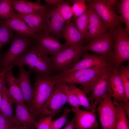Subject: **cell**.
<instances>
[{"instance_id":"4316f807","label":"cell","mask_w":129,"mask_h":129,"mask_svg":"<svg viewBox=\"0 0 129 129\" xmlns=\"http://www.w3.org/2000/svg\"><path fill=\"white\" fill-rule=\"evenodd\" d=\"M115 5L117 7L120 21L125 23V30L128 34L129 33V0H117Z\"/></svg>"},{"instance_id":"7dc6e473","label":"cell","mask_w":129,"mask_h":129,"mask_svg":"<svg viewBox=\"0 0 129 129\" xmlns=\"http://www.w3.org/2000/svg\"><path fill=\"white\" fill-rule=\"evenodd\" d=\"M1 0H0V2L1 1Z\"/></svg>"},{"instance_id":"52a82bcc","label":"cell","mask_w":129,"mask_h":129,"mask_svg":"<svg viewBox=\"0 0 129 129\" xmlns=\"http://www.w3.org/2000/svg\"><path fill=\"white\" fill-rule=\"evenodd\" d=\"M34 38V44L44 53L51 56L69 47L65 43H60L54 35L47 31L37 33Z\"/></svg>"},{"instance_id":"6da1fadb","label":"cell","mask_w":129,"mask_h":129,"mask_svg":"<svg viewBox=\"0 0 129 129\" xmlns=\"http://www.w3.org/2000/svg\"><path fill=\"white\" fill-rule=\"evenodd\" d=\"M26 65L38 75H53L54 72L50 57L32 44L26 53L12 64L4 68L7 71L15 66Z\"/></svg>"},{"instance_id":"ac0fdd59","label":"cell","mask_w":129,"mask_h":129,"mask_svg":"<svg viewBox=\"0 0 129 129\" xmlns=\"http://www.w3.org/2000/svg\"><path fill=\"white\" fill-rule=\"evenodd\" d=\"M60 36L65 39V43L69 47H79L83 45L84 39L77 28L73 19L66 21Z\"/></svg>"},{"instance_id":"44dd1931","label":"cell","mask_w":129,"mask_h":129,"mask_svg":"<svg viewBox=\"0 0 129 129\" xmlns=\"http://www.w3.org/2000/svg\"><path fill=\"white\" fill-rule=\"evenodd\" d=\"M15 113L12 119L15 126L34 125L36 122L35 116L24 103H16Z\"/></svg>"},{"instance_id":"f546056e","label":"cell","mask_w":129,"mask_h":129,"mask_svg":"<svg viewBox=\"0 0 129 129\" xmlns=\"http://www.w3.org/2000/svg\"><path fill=\"white\" fill-rule=\"evenodd\" d=\"M74 21L77 28L83 39H86L88 35L89 25V13L87 8L84 13Z\"/></svg>"},{"instance_id":"ba28073f","label":"cell","mask_w":129,"mask_h":129,"mask_svg":"<svg viewBox=\"0 0 129 129\" xmlns=\"http://www.w3.org/2000/svg\"><path fill=\"white\" fill-rule=\"evenodd\" d=\"M111 98L106 95L97 109L101 129H115L116 111Z\"/></svg>"},{"instance_id":"8d00e7d4","label":"cell","mask_w":129,"mask_h":129,"mask_svg":"<svg viewBox=\"0 0 129 129\" xmlns=\"http://www.w3.org/2000/svg\"><path fill=\"white\" fill-rule=\"evenodd\" d=\"M52 122L50 116L42 117L35 123V126L36 129H51Z\"/></svg>"},{"instance_id":"1f68e13d","label":"cell","mask_w":129,"mask_h":129,"mask_svg":"<svg viewBox=\"0 0 129 129\" xmlns=\"http://www.w3.org/2000/svg\"><path fill=\"white\" fill-rule=\"evenodd\" d=\"M12 0H1L0 2V19L7 20L17 15L12 7Z\"/></svg>"},{"instance_id":"603a6c76","label":"cell","mask_w":129,"mask_h":129,"mask_svg":"<svg viewBox=\"0 0 129 129\" xmlns=\"http://www.w3.org/2000/svg\"><path fill=\"white\" fill-rule=\"evenodd\" d=\"M5 73V81L8 86V92L14 103H24L22 91L16 78L13 75L12 69L8 70Z\"/></svg>"},{"instance_id":"9a60e30c","label":"cell","mask_w":129,"mask_h":129,"mask_svg":"<svg viewBox=\"0 0 129 129\" xmlns=\"http://www.w3.org/2000/svg\"><path fill=\"white\" fill-rule=\"evenodd\" d=\"M75 113V126L76 129H93L97 128L98 124L95 112L73 108Z\"/></svg>"},{"instance_id":"277c9868","label":"cell","mask_w":129,"mask_h":129,"mask_svg":"<svg viewBox=\"0 0 129 129\" xmlns=\"http://www.w3.org/2000/svg\"><path fill=\"white\" fill-rule=\"evenodd\" d=\"M81 46L69 47L51 56L54 72H58L59 74L72 68L82 55Z\"/></svg>"},{"instance_id":"e575fe53","label":"cell","mask_w":129,"mask_h":129,"mask_svg":"<svg viewBox=\"0 0 129 129\" xmlns=\"http://www.w3.org/2000/svg\"><path fill=\"white\" fill-rule=\"evenodd\" d=\"M71 1L73 4V6H71L73 13V19L74 20L86 11L87 7L85 4V0Z\"/></svg>"},{"instance_id":"5bb4252c","label":"cell","mask_w":129,"mask_h":129,"mask_svg":"<svg viewBox=\"0 0 129 129\" xmlns=\"http://www.w3.org/2000/svg\"><path fill=\"white\" fill-rule=\"evenodd\" d=\"M87 7L88 11L89 25L86 39L90 41L110 31L109 26L102 19L95 9L90 6Z\"/></svg>"},{"instance_id":"ee69618b","label":"cell","mask_w":129,"mask_h":129,"mask_svg":"<svg viewBox=\"0 0 129 129\" xmlns=\"http://www.w3.org/2000/svg\"><path fill=\"white\" fill-rule=\"evenodd\" d=\"M15 126H14V127H13L10 129H14V128Z\"/></svg>"},{"instance_id":"4fadbf2b","label":"cell","mask_w":129,"mask_h":129,"mask_svg":"<svg viewBox=\"0 0 129 129\" xmlns=\"http://www.w3.org/2000/svg\"><path fill=\"white\" fill-rule=\"evenodd\" d=\"M112 68L105 73L99 79L93 86L90 93L89 100L96 106L99 105L107 95L112 97L109 81V78ZM92 103V102H91Z\"/></svg>"},{"instance_id":"7c38bea8","label":"cell","mask_w":129,"mask_h":129,"mask_svg":"<svg viewBox=\"0 0 129 129\" xmlns=\"http://www.w3.org/2000/svg\"><path fill=\"white\" fill-rule=\"evenodd\" d=\"M112 68L111 65L91 68L87 72L74 81L71 84H81L83 87V91L86 94H89L97 81L104 73Z\"/></svg>"},{"instance_id":"7a4b0ae2","label":"cell","mask_w":129,"mask_h":129,"mask_svg":"<svg viewBox=\"0 0 129 129\" xmlns=\"http://www.w3.org/2000/svg\"><path fill=\"white\" fill-rule=\"evenodd\" d=\"M53 75H36L30 110L35 116L39 115L43 107L57 82Z\"/></svg>"},{"instance_id":"d590c367","label":"cell","mask_w":129,"mask_h":129,"mask_svg":"<svg viewBox=\"0 0 129 129\" xmlns=\"http://www.w3.org/2000/svg\"><path fill=\"white\" fill-rule=\"evenodd\" d=\"M71 111L68 108H65L62 115L56 120L52 121L51 129H60L66 123L67 120V117Z\"/></svg>"},{"instance_id":"8fae6325","label":"cell","mask_w":129,"mask_h":129,"mask_svg":"<svg viewBox=\"0 0 129 129\" xmlns=\"http://www.w3.org/2000/svg\"><path fill=\"white\" fill-rule=\"evenodd\" d=\"M90 41L88 45L81 46L82 52L89 51L106 57L109 55L113 48L112 33L110 31Z\"/></svg>"},{"instance_id":"ab89813d","label":"cell","mask_w":129,"mask_h":129,"mask_svg":"<svg viewBox=\"0 0 129 129\" xmlns=\"http://www.w3.org/2000/svg\"><path fill=\"white\" fill-rule=\"evenodd\" d=\"M5 73H0V92L5 84Z\"/></svg>"},{"instance_id":"3957f363","label":"cell","mask_w":129,"mask_h":129,"mask_svg":"<svg viewBox=\"0 0 129 129\" xmlns=\"http://www.w3.org/2000/svg\"><path fill=\"white\" fill-rule=\"evenodd\" d=\"M112 33L113 41V50L109 56L115 67L118 68L123 62L129 60V37L124 28L119 25Z\"/></svg>"},{"instance_id":"8992f818","label":"cell","mask_w":129,"mask_h":129,"mask_svg":"<svg viewBox=\"0 0 129 129\" xmlns=\"http://www.w3.org/2000/svg\"><path fill=\"white\" fill-rule=\"evenodd\" d=\"M85 1L88 3V6L94 8L102 19L109 26L111 33L119 25L120 20L114 7L117 0H90Z\"/></svg>"},{"instance_id":"5b68a950","label":"cell","mask_w":129,"mask_h":129,"mask_svg":"<svg viewBox=\"0 0 129 129\" xmlns=\"http://www.w3.org/2000/svg\"><path fill=\"white\" fill-rule=\"evenodd\" d=\"M31 38L17 34L14 36L9 49L0 59L1 70L12 64L28 51L32 45Z\"/></svg>"},{"instance_id":"2e32d148","label":"cell","mask_w":129,"mask_h":129,"mask_svg":"<svg viewBox=\"0 0 129 129\" xmlns=\"http://www.w3.org/2000/svg\"><path fill=\"white\" fill-rule=\"evenodd\" d=\"M48 9L43 12L33 13H17V15L37 33L46 31Z\"/></svg>"},{"instance_id":"b9f144b4","label":"cell","mask_w":129,"mask_h":129,"mask_svg":"<svg viewBox=\"0 0 129 129\" xmlns=\"http://www.w3.org/2000/svg\"><path fill=\"white\" fill-rule=\"evenodd\" d=\"M34 126V125L17 126H15L14 129H33Z\"/></svg>"},{"instance_id":"bcb514c9","label":"cell","mask_w":129,"mask_h":129,"mask_svg":"<svg viewBox=\"0 0 129 129\" xmlns=\"http://www.w3.org/2000/svg\"><path fill=\"white\" fill-rule=\"evenodd\" d=\"M97 129V128H95V129Z\"/></svg>"},{"instance_id":"e0dca14e","label":"cell","mask_w":129,"mask_h":129,"mask_svg":"<svg viewBox=\"0 0 129 129\" xmlns=\"http://www.w3.org/2000/svg\"><path fill=\"white\" fill-rule=\"evenodd\" d=\"M118 68L111 70L109 76V81L113 101H121L124 105H129V100L126 98L123 83L119 76Z\"/></svg>"},{"instance_id":"30bf717a","label":"cell","mask_w":129,"mask_h":129,"mask_svg":"<svg viewBox=\"0 0 129 129\" xmlns=\"http://www.w3.org/2000/svg\"><path fill=\"white\" fill-rule=\"evenodd\" d=\"M82 59L78 61L71 68L59 74L55 75L56 79L69 73L78 70L88 69L99 66H108L111 64L107 61L106 57L88 53L84 52Z\"/></svg>"},{"instance_id":"60d3db41","label":"cell","mask_w":129,"mask_h":129,"mask_svg":"<svg viewBox=\"0 0 129 129\" xmlns=\"http://www.w3.org/2000/svg\"><path fill=\"white\" fill-rule=\"evenodd\" d=\"M75 122L74 117L63 129H74L75 128Z\"/></svg>"},{"instance_id":"484cf974","label":"cell","mask_w":129,"mask_h":129,"mask_svg":"<svg viewBox=\"0 0 129 129\" xmlns=\"http://www.w3.org/2000/svg\"><path fill=\"white\" fill-rule=\"evenodd\" d=\"M2 97L0 112L12 120L13 114V101L10 96L5 84L2 89Z\"/></svg>"},{"instance_id":"74e56055","label":"cell","mask_w":129,"mask_h":129,"mask_svg":"<svg viewBox=\"0 0 129 129\" xmlns=\"http://www.w3.org/2000/svg\"><path fill=\"white\" fill-rule=\"evenodd\" d=\"M15 126L12 120L6 117L0 111V129H10Z\"/></svg>"},{"instance_id":"f1b7e54d","label":"cell","mask_w":129,"mask_h":129,"mask_svg":"<svg viewBox=\"0 0 129 129\" xmlns=\"http://www.w3.org/2000/svg\"><path fill=\"white\" fill-rule=\"evenodd\" d=\"M13 31L9 27L6 20H0V52L5 44L10 43L14 37Z\"/></svg>"},{"instance_id":"cb8c5ba5","label":"cell","mask_w":129,"mask_h":129,"mask_svg":"<svg viewBox=\"0 0 129 129\" xmlns=\"http://www.w3.org/2000/svg\"><path fill=\"white\" fill-rule=\"evenodd\" d=\"M9 27L19 35L34 38L37 34L34 31L17 15L6 20Z\"/></svg>"},{"instance_id":"9c48e42d","label":"cell","mask_w":129,"mask_h":129,"mask_svg":"<svg viewBox=\"0 0 129 129\" xmlns=\"http://www.w3.org/2000/svg\"><path fill=\"white\" fill-rule=\"evenodd\" d=\"M67 102L64 92L56 84L50 97L44 105L40 115L41 118L55 115Z\"/></svg>"},{"instance_id":"83f0119b","label":"cell","mask_w":129,"mask_h":129,"mask_svg":"<svg viewBox=\"0 0 129 129\" xmlns=\"http://www.w3.org/2000/svg\"><path fill=\"white\" fill-rule=\"evenodd\" d=\"M68 86L76 95L80 106L84 107L87 110L95 112L96 106L92 103L90 102L89 98L83 91L74 84H69Z\"/></svg>"},{"instance_id":"d4e9b609","label":"cell","mask_w":129,"mask_h":129,"mask_svg":"<svg viewBox=\"0 0 129 129\" xmlns=\"http://www.w3.org/2000/svg\"><path fill=\"white\" fill-rule=\"evenodd\" d=\"M117 116L115 129H129V118L121 101H114Z\"/></svg>"},{"instance_id":"ffe728a7","label":"cell","mask_w":129,"mask_h":129,"mask_svg":"<svg viewBox=\"0 0 129 129\" xmlns=\"http://www.w3.org/2000/svg\"><path fill=\"white\" fill-rule=\"evenodd\" d=\"M18 67L19 70V75L18 77L16 78L17 80L22 91L24 102L26 103V106L29 109L33 90L30 79L32 71L31 70H26L23 66Z\"/></svg>"},{"instance_id":"7bdbcfd3","label":"cell","mask_w":129,"mask_h":129,"mask_svg":"<svg viewBox=\"0 0 129 129\" xmlns=\"http://www.w3.org/2000/svg\"><path fill=\"white\" fill-rule=\"evenodd\" d=\"M2 97V90L0 92V111L1 108Z\"/></svg>"},{"instance_id":"f35d334b","label":"cell","mask_w":129,"mask_h":129,"mask_svg":"<svg viewBox=\"0 0 129 129\" xmlns=\"http://www.w3.org/2000/svg\"><path fill=\"white\" fill-rule=\"evenodd\" d=\"M47 5L51 6H56L62 3L65 2L63 0H45Z\"/></svg>"},{"instance_id":"4dcf8cb0","label":"cell","mask_w":129,"mask_h":129,"mask_svg":"<svg viewBox=\"0 0 129 129\" xmlns=\"http://www.w3.org/2000/svg\"><path fill=\"white\" fill-rule=\"evenodd\" d=\"M56 85L65 93L67 98V102L73 108H79L80 105L77 97L69 86L66 83L57 81Z\"/></svg>"},{"instance_id":"d6986e66","label":"cell","mask_w":129,"mask_h":129,"mask_svg":"<svg viewBox=\"0 0 129 129\" xmlns=\"http://www.w3.org/2000/svg\"><path fill=\"white\" fill-rule=\"evenodd\" d=\"M51 7L48 10L46 31L59 37L66 22L60 15L56 6Z\"/></svg>"},{"instance_id":"f6af8a7d","label":"cell","mask_w":129,"mask_h":129,"mask_svg":"<svg viewBox=\"0 0 129 129\" xmlns=\"http://www.w3.org/2000/svg\"><path fill=\"white\" fill-rule=\"evenodd\" d=\"M0 70H1V68L0 67Z\"/></svg>"},{"instance_id":"7402d4cb","label":"cell","mask_w":129,"mask_h":129,"mask_svg":"<svg viewBox=\"0 0 129 129\" xmlns=\"http://www.w3.org/2000/svg\"><path fill=\"white\" fill-rule=\"evenodd\" d=\"M11 5L17 13L31 14L44 11L49 6L43 5L39 2H34L26 0H12Z\"/></svg>"},{"instance_id":"836d02e7","label":"cell","mask_w":129,"mask_h":129,"mask_svg":"<svg viewBox=\"0 0 129 129\" xmlns=\"http://www.w3.org/2000/svg\"><path fill=\"white\" fill-rule=\"evenodd\" d=\"M70 2L65 1L56 7L59 13L64 20L66 22L73 16V13Z\"/></svg>"},{"instance_id":"d6a6232c","label":"cell","mask_w":129,"mask_h":129,"mask_svg":"<svg viewBox=\"0 0 129 129\" xmlns=\"http://www.w3.org/2000/svg\"><path fill=\"white\" fill-rule=\"evenodd\" d=\"M118 72L123 83L127 99L129 100V65L126 66L121 65Z\"/></svg>"}]
</instances>
